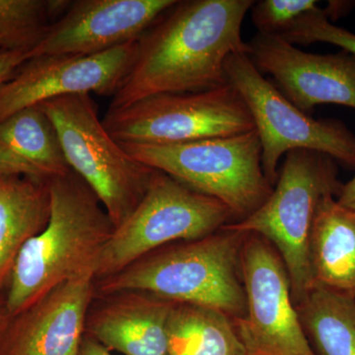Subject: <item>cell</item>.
Masks as SVG:
<instances>
[{"mask_svg":"<svg viewBox=\"0 0 355 355\" xmlns=\"http://www.w3.org/2000/svg\"><path fill=\"white\" fill-rule=\"evenodd\" d=\"M253 0H177L137 40L132 67L109 110L146 98L227 84L225 62L249 51L243 21Z\"/></svg>","mask_w":355,"mask_h":355,"instance_id":"cell-1","label":"cell"},{"mask_svg":"<svg viewBox=\"0 0 355 355\" xmlns=\"http://www.w3.org/2000/svg\"><path fill=\"white\" fill-rule=\"evenodd\" d=\"M51 214L46 227L21 250L9 277L2 315L17 316L55 287L97 272L114 226L99 198L70 170L50 181Z\"/></svg>","mask_w":355,"mask_h":355,"instance_id":"cell-2","label":"cell"},{"mask_svg":"<svg viewBox=\"0 0 355 355\" xmlns=\"http://www.w3.org/2000/svg\"><path fill=\"white\" fill-rule=\"evenodd\" d=\"M245 236L222 227L202 239L161 248L98 280L95 293L146 292L176 304L211 308L239 319L246 311L241 272Z\"/></svg>","mask_w":355,"mask_h":355,"instance_id":"cell-3","label":"cell"},{"mask_svg":"<svg viewBox=\"0 0 355 355\" xmlns=\"http://www.w3.org/2000/svg\"><path fill=\"white\" fill-rule=\"evenodd\" d=\"M343 184L336 161L326 154L293 150L286 155L272 193L256 211L223 227L265 238L279 253L291 279L294 304L315 286L310 239L320 203L338 197Z\"/></svg>","mask_w":355,"mask_h":355,"instance_id":"cell-4","label":"cell"},{"mask_svg":"<svg viewBox=\"0 0 355 355\" xmlns=\"http://www.w3.org/2000/svg\"><path fill=\"white\" fill-rule=\"evenodd\" d=\"M132 158L223 203L234 222L256 211L272 193L256 130L183 144H121Z\"/></svg>","mask_w":355,"mask_h":355,"instance_id":"cell-5","label":"cell"},{"mask_svg":"<svg viewBox=\"0 0 355 355\" xmlns=\"http://www.w3.org/2000/svg\"><path fill=\"white\" fill-rule=\"evenodd\" d=\"M39 106L57 128L70 169L94 191L118 227L137 207L157 171L135 160L111 137L91 94L62 96Z\"/></svg>","mask_w":355,"mask_h":355,"instance_id":"cell-6","label":"cell"},{"mask_svg":"<svg viewBox=\"0 0 355 355\" xmlns=\"http://www.w3.org/2000/svg\"><path fill=\"white\" fill-rule=\"evenodd\" d=\"M233 222L223 203L157 171L137 207L103 248L96 279L116 275L171 243L202 239Z\"/></svg>","mask_w":355,"mask_h":355,"instance_id":"cell-7","label":"cell"},{"mask_svg":"<svg viewBox=\"0 0 355 355\" xmlns=\"http://www.w3.org/2000/svg\"><path fill=\"white\" fill-rule=\"evenodd\" d=\"M227 83L241 96L258 132L261 165L272 186L279 177L282 156L293 150L326 154L355 168V135L342 121L315 120L299 110L257 69L246 53L225 62Z\"/></svg>","mask_w":355,"mask_h":355,"instance_id":"cell-8","label":"cell"},{"mask_svg":"<svg viewBox=\"0 0 355 355\" xmlns=\"http://www.w3.org/2000/svg\"><path fill=\"white\" fill-rule=\"evenodd\" d=\"M102 121L121 144H183L254 130L247 105L229 83L146 98L127 108L108 110Z\"/></svg>","mask_w":355,"mask_h":355,"instance_id":"cell-9","label":"cell"},{"mask_svg":"<svg viewBox=\"0 0 355 355\" xmlns=\"http://www.w3.org/2000/svg\"><path fill=\"white\" fill-rule=\"evenodd\" d=\"M241 272L246 311L232 321L246 355H317L294 304L286 266L265 238L246 233Z\"/></svg>","mask_w":355,"mask_h":355,"instance_id":"cell-10","label":"cell"},{"mask_svg":"<svg viewBox=\"0 0 355 355\" xmlns=\"http://www.w3.org/2000/svg\"><path fill=\"white\" fill-rule=\"evenodd\" d=\"M137 48L133 41L97 55L29 58L0 86V121L62 96H114L132 67Z\"/></svg>","mask_w":355,"mask_h":355,"instance_id":"cell-11","label":"cell"},{"mask_svg":"<svg viewBox=\"0 0 355 355\" xmlns=\"http://www.w3.org/2000/svg\"><path fill=\"white\" fill-rule=\"evenodd\" d=\"M248 55L270 74L280 92L304 113L321 104L355 110V58L347 51L318 55L299 50L279 35L258 34Z\"/></svg>","mask_w":355,"mask_h":355,"instance_id":"cell-12","label":"cell"},{"mask_svg":"<svg viewBox=\"0 0 355 355\" xmlns=\"http://www.w3.org/2000/svg\"><path fill=\"white\" fill-rule=\"evenodd\" d=\"M177 0H76L58 18L30 58L92 55L137 41Z\"/></svg>","mask_w":355,"mask_h":355,"instance_id":"cell-13","label":"cell"},{"mask_svg":"<svg viewBox=\"0 0 355 355\" xmlns=\"http://www.w3.org/2000/svg\"><path fill=\"white\" fill-rule=\"evenodd\" d=\"M94 273L69 280L0 324V355H78L89 307L95 295Z\"/></svg>","mask_w":355,"mask_h":355,"instance_id":"cell-14","label":"cell"},{"mask_svg":"<svg viewBox=\"0 0 355 355\" xmlns=\"http://www.w3.org/2000/svg\"><path fill=\"white\" fill-rule=\"evenodd\" d=\"M86 320L85 335L123 355H168L167 322L174 303L153 294L112 295Z\"/></svg>","mask_w":355,"mask_h":355,"instance_id":"cell-15","label":"cell"},{"mask_svg":"<svg viewBox=\"0 0 355 355\" xmlns=\"http://www.w3.org/2000/svg\"><path fill=\"white\" fill-rule=\"evenodd\" d=\"M70 170L57 128L41 107L0 121V177L50 182Z\"/></svg>","mask_w":355,"mask_h":355,"instance_id":"cell-16","label":"cell"},{"mask_svg":"<svg viewBox=\"0 0 355 355\" xmlns=\"http://www.w3.org/2000/svg\"><path fill=\"white\" fill-rule=\"evenodd\" d=\"M315 286L352 294L355 291V212L328 196L320 203L310 239Z\"/></svg>","mask_w":355,"mask_h":355,"instance_id":"cell-17","label":"cell"},{"mask_svg":"<svg viewBox=\"0 0 355 355\" xmlns=\"http://www.w3.org/2000/svg\"><path fill=\"white\" fill-rule=\"evenodd\" d=\"M50 182L27 177L0 181V291L21 250L50 219Z\"/></svg>","mask_w":355,"mask_h":355,"instance_id":"cell-18","label":"cell"},{"mask_svg":"<svg viewBox=\"0 0 355 355\" xmlns=\"http://www.w3.org/2000/svg\"><path fill=\"white\" fill-rule=\"evenodd\" d=\"M167 340L168 355H246L232 319L202 306L174 303Z\"/></svg>","mask_w":355,"mask_h":355,"instance_id":"cell-19","label":"cell"},{"mask_svg":"<svg viewBox=\"0 0 355 355\" xmlns=\"http://www.w3.org/2000/svg\"><path fill=\"white\" fill-rule=\"evenodd\" d=\"M296 308L315 354L355 355L352 294L315 286Z\"/></svg>","mask_w":355,"mask_h":355,"instance_id":"cell-20","label":"cell"},{"mask_svg":"<svg viewBox=\"0 0 355 355\" xmlns=\"http://www.w3.org/2000/svg\"><path fill=\"white\" fill-rule=\"evenodd\" d=\"M279 36L293 44H334L355 58L354 33L333 24L331 20H329L324 9L320 7L304 14L287 31L282 33Z\"/></svg>","mask_w":355,"mask_h":355,"instance_id":"cell-21","label":"cell"},{"mask_svg":"<svg viewBox=\"0 0 355 355\" xmlns=\"http://www.w3.org/2000/svg\"><path fill=\"white\" fill-rule=\"evenodd\" d=\"M317 7L315 0H261L252 6V21L260 34L282 35Z\"/></svg>","mask_w":355,"mask_h":355,"instance_id":"cell-22","label":"cell"},{"mask_svg":"<svg viewBox=\"0 0 355 355\" xmlns=\"http://www.w3.org/2000/svg\"><path fill=\"white\" fill-rule=\"evenodd\" d=\"M29 58V51H0V86L12 78L21 65Z\"/></svg>","mask_w":355,"mask_h":355,"instance_id":"cell-23","label":"cell"},{"mask_svg":"<svg viewBox=\"0 0 355 355\" xmlns=\"http://www.w3.org/2000/svg\"><path fill=\"white\" fill-rule=\"evenodd\" d=\"M78 355H114L111 350L87 335H84Z\"/></svg>","mask_w":355,"mask_h":355,"instance_id":"cell-24","label":"cell"},{"mask_svg":"<svg viewBox=\"0 0 355 355\" xmlns=\"http://www.w3.org/2000/svg\"><path fill=\"white\" fill-rule=\"evenodd\" d=\"M336 200L345 209L355 212V176L347 184H343Z\"/></svg>","mask_w":355,"mask_h":355,"instance_id":"cell-25","label":"cell"},{"mask_svg":"<svg viewBox=\"0 0 355 355\" xmlns=\"http://www.w3.org/2000/svg\"><path fill=\"white\" fill-rule=\"evenodd\" d=\"M354 6V2L349 1H330L326 9H324L329 20L336 19L340 16L345 15L350 10L352 6Z\"/></svg>","mask_w":355,"mask_h":355,"instance_id":"cell-26","label":"cell"},{"mask_svg":"<svg viewBox=\"0 0 355 355\" xmlns=\"http://www.w3.org/2000/svg\"><path fill=\"white\" fill-rule=\"evenodd\" d=\"M2 322V306L1 302H0V324H1Z\"/></svg>","mask_w":355,"mask_h":355,"instance_id":"cell-27","label":"cell"},{"mask_svg":"<svg viewBox=\"0 0 355 355\" xmlns=\"http://www.w3.org/2000/svg\"><path fill=\"white\" fill-rule=\"evenodd\" d=\"M352 297H354V301H355V291L354 292H352Z\"/></svg>","mask_w":355,"mask_h":355,"instance_id":"cell-28","label":"cell"},{"mask_svg":"<svg viewBox=\"0 0 355 355\" xmlns=\"http://www.w3.org/2000/svg\"><path fill=\"white\" fill-rule=\"evenodd\" d=\"M2 179H3V178L0 177V181H1Z\"/></svg>","mask_w":355,"mask_h":355,"instance_id":"cell-29","label":"cell"}]
</instances>
